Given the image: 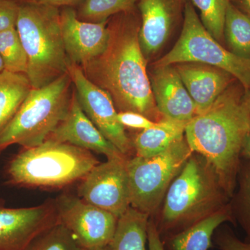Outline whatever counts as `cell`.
<instances>
[{
  "label": "cell",
  "mask_w": 250,
  "mask_h": 250,
  "mask_svg": "<svg viewBox=\"0 0 250 250\" xmlns=\"http://www.w3.org/2000/svg\"><path fill=\"white\" fill-rule=\"evenodd\" d=\"M140 27L136 9L113 16L108 21L107 48L80 67L87 78L111 95L120 112H136L158 122L164 117L153 97L147 59L139 43Z\"/></svg>",
  "instance_id": "obj_1"
},
{
  "label": "cell",
  "mask_w": 250,
  "mask_h": 250,
  "mask_svg": "<svg viewBox=\"0 0 250 250\" xmlns=\"http://www.w3.org/2000/svg\"><path fill=\"white\" fill-rule=\"evenodd\" d=\"M250 131V97L241 98L229 90H225L186 126L185 137L190 149L214 168L230 199L236 189L242 149Z\"/></svg>",
  "instance_id": "obj_2"
},
{
  "label": "cell",
  "mask_w": 250,
  "mask_h": 250,
  "mask_svg": "<svg viewBox=\"0 0 250 250\" xmlns=\"http://www.w3.org/2000/svg\"><path fill=\"white\" fill-rule=\"evenodd\" d=\"M229 202L214 168L205 157L193 152L167 189L157 220L152 218L164 239L221 210Z\"/></svg>",
  "instance_id": "obj_3"
},
{
  "label": "cell",
  "mask_w": 250,
  "mask_h": 250,
  "mask_svg": "<svg viewBox=\"0 0 250 250\" xmlns=\"http://www.w3.org/2000/svg\"><path fill=\"white\" fill-rule=\"evenodd\" d=\"M16 29L27 57L26 73L32 88H40L67 72L60 24V9L19 1Z\"/></svg>",
  "instance_id": "obj_4"
},
{
  "label": "cell",
  "mask_w": 250,
  "mask_h": 250,
  "mask_svg": "<svg viewBox=\"0 0 250 250\" xmlns=\"http://www.w3.org/2000/svg\"><path fill=\"white\" fill-rule=\"evenodd\" d=\"M100 161L90 151L47 139L40 146L24 148L8 166L10 182L37 188H62L80 182Z\"/></svg>",
  "instance_id": "obj_5"
},
{
  "label": "cell",
  "mask_w": 250,
  "mask_h": 250,
  "mask_svg": "<svg viewBox=\"0 0 250 250\" xmlns=\"http://www.w3.org/2000/svg\"><path fill=\"white\" fill-rule=\"evenodd\" d=\"M68 72L40 88H31L13 119L0 132V151L13 144L24 148L49 139L68 113L71 104Z\"/></svg>",
  "instance_id": "obj_6"
},
{
  "label": "cell",
  "mask_w": 250,
  "mask_h": 250,
  "mask_svg": "<svg viewBox=\"0 0 250 250\" xmlns=\"http://www.w3.org/2000/svg\"><path fill=\"white\" fill-rule=\"evenodd\" d=\"M192 153L184 136L160 154L129 158L126 166L131 207L150 217L155 215L171 183Z\"/></svg>",
  "instance_id": "obj_7"
},
{
  "label": "cell",
  "mask_w": 250,
  "mask_h": 250,
  "mask_svg": "<svg viewBox=\"0 0 250 250\" xmlns=\"http://www.w3.org/2000/svg\"><path fill=\"white\" fill-rule=\"evenodd\" d=\"M188 62L219 67L236 78L246 90L250 89V59L241 58L224 48L206 29L189 0L184 6L183 27L178 41L154 66Z\"/></svg>",
  "instance_id": "obj_8"
},
{
  "label": "cell",
  "mask_w": 250,
  "mask_h": 250,
  "mask_svg": "<svg viewBox=\"0 0 250 250\" xmlns=\"http://www.w3.org/2000/svg\"><path fill=\"white\" fill-rule=\"evenodd\" d=\"M54 202L59 222L73 235L82 250H100L109 246L118 223L114 215L72 194H62Z\"/></svg>",
  "instance_id": "obj_9"
},
{
  "label": "cell",
  "mask_w": 250,
  "mask_h": 250,
  "mask_svg": "<svg viewBox=\"0 0 250 250\" xmlns=\"http://www.w3.org/2000/svg\"><path fill=\"white\" fill-rule=\"evenodd\" d=\"M67 72L85 114L110 142L129 158L134 150L132 141L118 121V112L111 95L87 78L80 65L69 62Z\"/></svg>",
  "instance_id": "obj_10"
},
{
  "label": "cell",
  "mask_w": 250,
  "mask_h": 250,
  "mask_svg": "<svg viewBox=\"0 0 250 250\" xmlns=\"http://www.w3.org/2000/svg\"><path fill=\"white\" fill-rule=\"evenodd\" d=\"M126 161L99 163L80 181L78 197L119 218L131 207Z\"/></svg>",
  "instance_id": "obj_11"
},
{
  "label": "cell",
  "mask_w": 250,
  "mask_h": 250,
  "mask_svg": "<svg viewBox=\"0 0 250 250\" xmlns=\"http://www.w3.org/2000/svg\"><path fill=\"white\" fill-rule=\"evenodd\" d=\"M57 222L54 200L29 208L0 206V250H26L36 237Z\"/></svg>",
  "instance_id": "obj_12"
},
{
  "label": "cell",
  "mask_w": 250,
  "mask_h": 250,
  "mask_svg": "<svg viewBox=\"0 0 250 250\" xmlns=\"http://www.w3.org/2000/svg\"><path fill=\"white\" fill-rule=\"evenodd\" d=\"M108 21L90 22L77 17L76 9H60L61 30L69 62L83 66L103 54L110 41Z\"/></svg>",
  "instance_id": "obj_13"
},
{
  "label": "cell",
  "mask_w": 250,
  "mask_h": 250,
  "mask_svg": "<svg viewBox=\"0 0 250 250\" xmlns=\"http://www.w3.org/2000/svg\"><path fill=\"white\" fill-rule=\"evenodd\" d=\"M187 0H139V41L146 59L157 53L168 39Z\"/></svg>",
  "instance_id": "obj_14"
},
{
  "label": "cell",
  "mask_w": 250,
  "mask_h": 250,
  "mask_svg": "<svg viewBox=\"0 0 250 250\" xmlns=\"http://www.w3.org/2000/svg\"><path fill=\"white\" fill-rule=\"evenodd\" d=\"M48 139L67 143L90 152L104 154L107 159H126L125 156L95 126L81 107L75 90L70 109L65 119Z\"/></svg>",
  "instance_id": "obj_15"
},
{
  "label": "cell",
  "mask_w": 250,
  "mask_h": 250,
  "mask_svg": "<svg viewBox=\"0 0 250 250\" xmlns=\"http://www.w3.org/2000/svg\"><path fill=\"white\" fill-rule=\"evenodd\" d=\"M149 81L156 108L164 118L188 124L195 116V104L174 65L154 66Z\"/></svg>",
  "instance_id": "obj_16"
},
{
  "label": "cell",
  "mask_w": 250,
  "mask_h": 250,
  "mask_svg": "<svg viewBox=\"0 0 250 250\" xmlns=\"http://www.w3.org/2000/svg\"><path fill=\"white\" fill-rule=\"evenodd\" d=\"M174 65L195 104L196 115L214 103L233 77L219 67L201 62H180Z\"/></svg>",
  "instance_id": "obj_17"
},
{
  "label": "cell",
  "mask_w": 250,
  "mask_h": 250,
  "mask_svg": "<svg viewBox=\"0 0 250 250\" xmlns=\"http://www.w3.org/2000/svg\"><path fill=\"white\" fill-rule=\"evenodd\" d=\"M227 222L236 225L230 202L221 210L162 241L168 250H208L212 247L215 231Z\"/></svg>",
  "instance_id": "obj_18"
},
{
  "label": "cell",
  "mask_w": 250,
  "mask_h": 250,
  "mask_svg": "<svg viewBox=\"0 0 250 250\" xmlns=\"http://www.w3.org/2000/svg\"><path fill=\"white\" fill-rule=\"evenodd\" d=\"M187 123L164 118L155 126L143 130L132 141L136 155L149 157L160 154L185 136Z\"/></svg>",
  "instance_id": "obj_19"
},
{
  "label": "cell",
  "mask_w": 250,
  "mask_h": 250,
  "mask_svg": "<svg viewBox=\"0 0 250 250\" xmlns=\"http://www.w3.org/2000/svg\"><path fill=\"white\" fill-rule=\"evenodd\" d=\"M150 216L130 207L118 220L110 250H147V227Z\"/></svg>",
  "instance_id": "obj_20"
},
{
  "label": "cell",
  "mask_w": 250,
  "mask_h": 250,
  "mask_svg": "<svg viewBox=\"0 0 250 250\" xmlns=\"http://www.w3.org/2000/svg\"><path fill=\"white\" fill-rule=\"evenodd\" d=\"M32 88L25 74L0 72V132L16 114Z\"/></svg>",
  "instance_id": "obj_21"
},
{
  "label": "cell",
  "mask_w": 250,
  "mask_h": 250,
  "mask_svg": "<svg viewBox=\"0 0 250 250\" xmlns=\"http://www.w3.org/2000/svg\"><path fill=\"white\" fill-rule=\"evenodd\" d=\"M224 37L230 52L241 58L250 59V18L231 1L225 14Z\"/></svg>",
  "instance_id": "obj_22"
},
{
  "label": "cell",
  "mask_w": 250,
  "mask_h": 250,
  "mask_svg": "<svg viewBox=\"0 0 250 250\" xmlns=\"http://www.w3.org/2000/svg\"><path fill=\"white\" fill-rule=\"evenodd\" d=\"M230 205L235 223L239 224L246 233L245 241L250 243V159H241Z\"/></svg>",
  "instance_id": "obj_23"
},
{
  "label": "cell",
  "mask_w": 250,
  "mask_h": 250,
  "mask_svg": "<svg viewBox=\"0 0 250 250\" xmlns=\"http://www.w3.org/2000/svg\"><path fill=\"white\" fill-rule=\"evenodd\" d=\"M139 0H84L76 9L81 21L90 22L107 21L115 15L132 11Z\"/></svg>",
  "instance_id": "obj_24"
},
{
  "label": "cell",
  "mask_w": 250,
  "mask_h": 250,
  "mask_svg": "<svg viewBox=\"0 0 250 250\" xmlns=\"http://www.w3.org/2000/svg\"><path fill=\"white\" fill-rule=\"evenodd\" d=\"M0 56L4 70L27 73V57L16 28L0 33Z\"/></svg>",
  "instance_id": "obj_25"
},
{
  "label": "cell",
  "mask_w": 250,
  "mask_h": 250,
  "mask_svg": "<svg viewBox=\"0 0 250 250\" xmlns=\"http://www.w3.org/2000/svg\"><path fill=\"white\" fill-rule=\"evenodd\" d=\"M200 11V21L210 35L220 42L224 37V24L230 0H189Z\"/></svg>",
  "instance_id": "obj_26"
},
{
  "label": "cell",
  "mask_w": 250,
  "mask_h": 250,
  "mask_svg": "<svg viewBox=\"0 0 250 250\" xmlns=\"http://www.w3.org/2000/svg\"><path fill=\"white\" fill-rule=\"evenodd\" d=\"M26 250H83L73 235L57 222L36 237Z\"/></svg>",
  "instance_id": "obj_27"
},
{
  "label": "cell",
  "mask_w": 250,
  "mask_h": 250,
  "mask_svg": "<svg viewBox=\"0 0 250 250\" xmlns=\"http://www.w3.org/2000/svg\"><path fill=\"white\" fill-rule=\"evenodd\" d=\"M213 239L220 250H250V243L239 239L228 226L219 227Z\"/></svg>",
  "instance_id": "obj_28"
},
{
  "label": "cell",
  "mask_w": 250,
  "mask_h": 250,
  "mask_svg": "<svg viewBox=\"0 0 250 250\" xmlns=\"http://www.w3.org/2000/svg\"><path fill=\"white\" fill-rule=\"evenodd\" d=\"M19 6L18 0H0V33L16 28Z\"/></svg>",
  "instance_id": "obj_29"
},
{
  "label": "cell",
  "mask_w": 250,
  "mask_h": 250,
  "mask_svg": "<svg viewBox=\"0 0 250 250\" xmlns=\"http://www.w3.org/2000/svg\"><path fill=\"white\" fill-rule=\"evenodd\" d=\"M118 119L125 128L139 129L141 131L150 129L157 124V122L152 121L144 115L132 111L118 112Z\"/></svg>",
  "instance_id": "obj_30"
},
{
  "label": "cell",
  "mask_w": 250,
  "mask_h": 250,
  "mask_svg": "<svg viewBox=\"0 0 250 250\" xmlns=\"http://www.w3.org/2000/svg\"><path fill=\"white\" fill-rule=\"evenodd\" d=\"M147 244L149 250H165L164 242L156 228L154 219L151 217L148 223Z\"/></svg>",
  "instance_id": "obj_31"
},
{
  "label": "cell",
  "mask_w": 250,
  "mask_h": 250,
  "mask_svg": "<svg viewBox=\"0 0 250 250\" xmlns=\"http://www.w3.org/2000/svg\"><path fill=\"white\" fill-rule=\"evenodd\" d=\"M18 1H34V2L41 3L55 6L62 9L63 7H79L84 0H18Z\"/></svg>",
  "instance_id": "obj_32"
},
{
  "label": "cell",
  "mask_w": 250,
  "mask_h": 250,
  "mask_svg": "<svg viewBox=\"0 0 250 250\" xmlns=\"http://www.w3.org/2000/svg\"><path fill=\"white\" fill-rule=\"evenodd\" d=\"M238 9L250 18V0H230Z\"/></svg>",
  "instance_id": "obj_33"
},
{
  "label": "cell",
  "mask_w": 250,
  "mask_h": 250,
  "mask_svg": "<svg viewBox=\"0 0 250 250\" xmlns=\"http://www.w3.org/2000/svg\"><path fill=\"white\" fill-rule=\"evenodd\" d=\"M241 159H250V131L247 136L241 152Z\"/></svg>",
  "instance_id": "obj_34"
},
{
  "label": "cell",
  "mask_w": 250,
  "mask_h": 250,
  "mask_svg": "<svg viewBox=\"0 0 250 250\" xmlns=\"http://www.w3.org/2000/svg\"><path fill=\"white\" fill-rule=\"evenodd\" d=\"M3 70H4V62H3L2 59L0 56V72H2Z\"/></svg>",
  "instance_id": "obj_35"
},
{
  "label": "cell",
  "mask_w": 250,
  "mask_h": 250,
  "mask_svg": "<svg viewBox=\"0 0 250 250\" xmlns=\"http://www.w3.org/2000/svg\"><path fill=\"white\" fill-rule=\"evenodd\" d=\"M100 250H109V248H108H108H105V249Z\"/></svg>",
  "instance_id": "obj_36"
},
{
  "label": "cell",
  "mask_w": 250,
  "mask_h": 250,
  "mask_svg": "<svg viewBox=\"0 0 250 250\" xmlns=\"http://www.w3.org/2000/svg\"><path fill=\"white\" fill-rule=\"evenodd\" d=\"M249 97H250V95H249Z\"/></svg>",
  "instance_id": "obj_37"
}]
</instances>
